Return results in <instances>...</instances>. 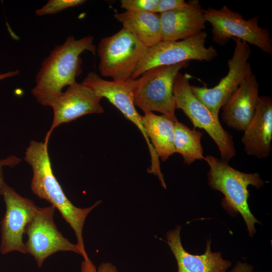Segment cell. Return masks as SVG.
Masks as SVG:
<instances>
[{"label": "cell", "instance_id": "277c9868", "mask_svg": "<svg viewBox=\"0 0 272 272\" xmlns=\"http://www.w3.org/2000/svg\"><path fill=\"white\" fill-rule=\"evenodd\" d=\"M188 64V61H184L158 66L144 72L135 79L132 91L134 105L144 113L157 111L174 122L178 121L175 113L173 83L179 71Z\"/></svg>", "mask_w": 272, "mask_h": 272}, {"label": "cell", "instance_id": "7a4b0ae2", "mask_svg": "<svg viewBox=\"0 0 272 272\" xmlns=\"http://www.w3.org/2000/svg\"><path fill=\"white\" fill-rule=\"evenodd\" d=\"M93 39L90 35L79 39L70 35L50 52L41 64L31 91L38 103L50 106L65 86L77 82L76 77L82 72L81 54L88 50L95 54L97 51Z\"/></svg>", "mask_w": 272, "mask_h": 272}, {"label": "cell", "instance_id": "8992f818", "mask_svg": "<svg viewBox=\"0 0 272 272\" xmlns=\"http://www.w3.org/2000/svg\"><path fill=\"white\" fill-rule=\"evenodd\" d=\"M148 49L122 28L99 42L96 50L100 60L99 72L114 81H126L131 78Z\"/></svg>", "mask_w": 272, "mask_h": 272}, {"label": "cell", "instance_id": "ba28073f", "mask_svg": "<svg viewBox=\"0 0 272 272\" xmlns=\"http://www.w3.org/2000/svg\"><path fill=\"white\" fill-rule=\"evenodd\" d=\"M207 33L198 34L178 41H161L149 48L131 78L136 79L148 70L158 66L171 65L190 60L210 61L218 55L213 46L205 45Z\"/></svg>", "mask_w": 272, "mask_h": 272}, {"label": "cell", "instance_id": "9a60e30c", "mask_svg": "<svg viewBox=\"0 0 272 272\" xmlns=\"http://www.w3.org/2000/svg\"><path fill=\"white\" fill-rule=\"evenodd\" d=\"M242 138L247 155L257 158L269 156L272 140V99L259 96L254 116L244 130Z\"/></svg>", "mask_w": 272, "mask_h": 272}, {"label": "cell", "instance_id": "5b68a950", "mask_svg": "<svg viewBox=\"0 0 272 272\" xmlns=\"http://www.w3.org/2000/svg\"><path fill=\"white\" fill-rule=\"evenodd\" d=\"M190 76L179 72L173 87L176 109H180L194 127L203 129L216 144L222 160L228 163L236 154L233 137L221 125L215 117L194 95L189 83Z\"/></svg>", "mask_w": 272, "mask_h": 272}, {"label": "cell", "instance_id": "7402d4cb", "mask_svg": "<svg viewBox=\"0 0 272 272\" xmlns=\"http://www.w3.org/2000/svg\"><path fill=\"white\" fill-rule=\"evenodd\" d=\"M187 3L183 0H159L155 13L161 14L185 7Z\"/></svg>", "mask_w": 272, "mask_h": 272}, {"label": "cell", "instance_id": "7c38bea8", "mask_svg": "<svg viewBox=\"0 0 272 272\" xmlns=\"http://www.w3.org/2000/svg\"><path fill=\"white\" fill-rule=\"evenodd\" d=\"M102 97L97 95L91 89L77 82L67 86L51 103L53 118L44 142L48 143L53 130L60 124L67 123L83 115L102 113L104 112L100 104Z\"/></svg>", "mask_w": 272, "mask_h": 272}, {"label": "cell", "instance_id": "6da1fadb", "mask_svg": "<svg viewBox=\"0 0 272 272\" xmlns=\"http://www.w3.org/2000/svg\"><path fill=\"white\" fill-rule=\"evenodd\" d=\"M24 160L32 167L33 177L31 188L38 197L49 202L57 209L62 218L74 231L78 247L84 261L91 260L85 250L83 230L85 220L89 213L101 202L97 201L86 208H80L74 205L64 194L55 177L48 152V144L31 141L26 149Z\"/></svg>", "mask_w": 272, "mask_h": 272}, {"label": "cell", "instance_id": "d4e9b609", "mask_svg": "<svg viewBox=\"0 0 272 272\" xmlns=\"http://www.w3.org/2000/svg\"><path fill=\"white\" fill-rule=\"evenodd\" d=\"M93 272H119L117 268L110 262L101 263L97 269Z\"/></svg>", "mask_w": 272, "mask_h": 272}, {"label": "cell", "instance_id": "30bf717a", "mask_svg": "<svg viewBox=\"0 0 272 272\" xmlns=\"http://www.w3.org/2000/svg\"><path fill=\"white\" fill-rule=\"evenodd\" d=\"M55 210L51 205L39 207L25 229V234L28 235L25 243L26 252L34 257L39 267L49 256L58 251L81 255L77 244L71 242L57 229L53 220Z\"/></svg>", "mask_w": 272, "mask_h": 272}, {"label": "cell", "instance_id": "3957f363", "mask_svg": "<svg viewBox=\"0 0 272 272\" xmlns=\"http://www.w3.org/2000/svg\"><path fill=\"white\" fill-rule=\"evenodd\" d=\"M204 160L210 167L208 173L209 185L212 189L224 194L222 204L225 209L241 214L249 236L252 237L256 232L254 224L259 222L249 208L247 187L252 185L259 188L263 185L264 181L257 173L241 172L229 166L228 163L212 156L208 155Z\"/></svg>", "mask_w": 272, "mask_h": 272}, {"label": "cell", "instance_id": "e0dca14e", "mask_svg": "<svg viewBox=\"0 0 272 272\" xmlns=\"http://www.w3.org/2000/svg\"><path fill=\"white\" fill-rule=\"evenodd\" d=\"M114 18L149 48L162 41L159 14L125 11L115 14Z\"/></svg>", "mask_w": 272, "mask_h": 272}, {"label": "cell", "instance_id": "ffe728a7", "mask_svg": "<svg viewBox=\"0 0 272 272\" xmlns=\"http://www.w3.org/2000/svg\"><path fill=\"white\" fill-rule=\"evenodd\" d=\"M85 2V0H49L36 10L35 14L39 17L55 14L66 9L83 5Z\"/></svg>", "mask_w": 272, "mask_h": 272}, {"label": "cell", "instance_id": "484cf974", "mask_svg": "<svg viewBox=\"0 0 272 272\" xmlns=\"http://www.w3.org/2000/svg\"><path fill=\"white\" fill-rule=\"evenodd\" d=\"M19 73V70H16L14 71H10L6 73L0 74V81L8 78H10L18 75Z\"/></svg>", "mask_w": 272, "mask_h": 272}, {"label": "cell", "instance_id": "9c48e42d", "mask_svg": "<svg viewBox=\"0 0 272 272\" xmlns=\"http://www.w3.org/2000/svg\"><path fill=\"white\" fill-rule=\"evenodd\" d=\"M235 42L232 57L228 60V74L213 88L191 85L196 98L216 117L219 112L240 84L252 73L248 62L251 50L248 44L239 39L232 38Z\"/></svg>", "mask_w": 272, "mask_h": 272}, {"label": "cell", "instance_id": "44dd1931", "mask_svg": "<svg viewBox=\"0 0 272 272\" xmlns=\"http://www.w3.org/2000/svg\"><path fill=\"white\" fill-rule=\"evenodd\" d=\"M159 0H121L120 7L127 11L155 13Z\"/></svg>", "mask_w": 272, "mask_h": 272}, {"label": "cell", "instance_id": "4fadbf2b", "mask_svg": "<svg viewBox=\"0 0 272 272\" xmlns=\"http://www.w3.org/2000/svg\"><path fill=\"white\" fill-rule=\"evenodd\" d=\"M182 9L159 14L162 41H178L199 34L206 28L204 9L198 0Z\"/></svg>", "mask_w": 272, "mask_h": 272}, {"label": "cell", "instance_id": "8fae6325", "mask_svg": "<svg viewBox=\"0 0 272 272\" xmlns=\"http://www.w3.org/2000/svg\"><path fill=\"white\" fill-rule=\"evenodd\" d=\"M2 195L6 211L1 223V252L6 254L17 251L27 253L23 234L39 207L33 200L20 195L6 183Z\"/></svg>", "mask_w": 272, "mask_h": 272}, {"label": "cell", "instance_id": "d6986e66", "mask_svg": "<svg viewBox=\"0 0 272 272\" xmlns=\"http://www.w3.org/2000/svg\"><path fill=\"white\" fill-rule=\"evenodd\" d=\"M174 131L175 153L182 155L186 164L189 165L195 160L205 159L201 143L202 132L191 129L179 121L174 123Z\"/></svg>", "mask_w": 272, "mask_h": 272}, {"label": "cell", "instance_id": "603a6c76", "mask_svg": "<svg viewBox=\"0 0 272 272\" xmlns=\"http://www.w3.org/2000/svg\"><path fill=\"white\" fill-rule=\"evenodd\" d=\"M21 159L16 156H10L6 159L0 160V195L2 194L3 190L6 183L4 180L3 167L9 166L13 167L18 164Z\"/></svg>", "mask_w": 272, "mask_h": 272}, {"label": "cell", "instance_id": "2e32d148", "mask_svg": "<svg viewBox=\"0 0 272 272\" xmlns=\"http://www.w3.org/2000/svg\"><path fill=\"white\" fill-rule=\"evenodd\" d=\"M180 230L181 227L177 226L166 233L167 242L177 263V272H226L231 262L224 259L220 252H212L211 240L207 242L203 254L192 255L182 245Z\"/></svg>", "mask_w": 272, "mask_h": 272}, {"label": "cell", "instance_id": "cb8c5ba5", "mask_svg": "<svg viewBox=\"0 0 272 272\" xmlns=\"http://www.w3.org/2000/svg\"><path fill=\"white\" fill-rule=\"evenodd\" d=\"M253 267L246 262H237L234 268L228 272H253Z\"/></svg>", "mask_w": 272, "mask_h": 272}, {"label": "cell", "instance_id": "52a82bcc", "mask_svg": "<svg viewBox=\"0 0 272 272\" xmlns=\"http://www.w3.org/2000/svg\"><path fill=\"white\" fill-rule=\"evenodd\" d=\"M204 15L206 22L212 25V39L216 43L224 46L230 38H237L272 55L270 33L259 26L258 17L245 20L241 14L227 6L220 9L209 7L204 10Z\"/></svg>", "mask_w": 272, "mask_h": 272}, {"label": "cell", "instance_id": "ac0fdd59", "mask_svg": "<svg viewBox=\"0 0 272 272\" xmlns=\"http://www.w3.org/2000/svg\"><path fill=\"white\" fill-rule=\"evenodd\" d=\"M145 132L159 158L166 161L175 153L174 147V122L164 115L153 112L142 116Z\"/></svg>", "mask_w": 272, "mask_h": 272}, {"label": "cell", "instance_id": "5bb4252c", "mask_svg": "<svg viewBox=\"0 0 272 272\" xmlns=\"http://www.w3.org/2000/svg\"><path fill=\"white\" fill-rule=\"evenodd\" d=\"M259 83L252 73L223 106L222 118L228 126L244 131L251 121L259 100Z\"/></svg>", "mask_w": 272, "mask_h": 272}]
</instances>
